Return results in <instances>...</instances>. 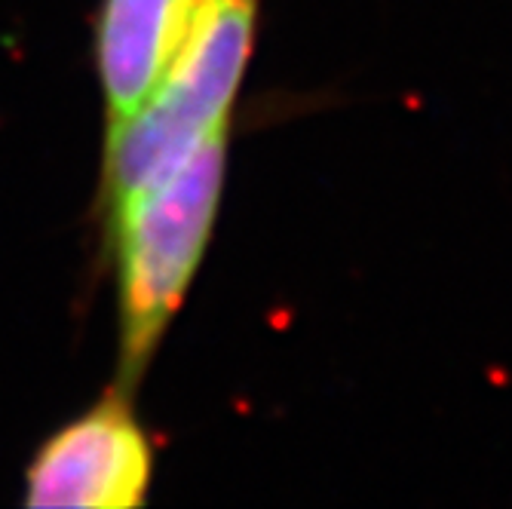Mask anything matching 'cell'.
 <instances>
[{
	"label": "cell",
	"instance_id": "obj_4",
	"mask_svg": "<svg viewBox=\"0 0 512 509\" xmlns=\"http://www.w3.org/2000/svg\"><path fill=\"white\" fill-rule=\"evenodd\" d=\"M191 0H105L96 59L108 129L126 123L157 89Z\"/></svg>",
	"mask_w": 512,
	"mask_h": 509
},
{
	"label": "cell",
	"instance_id": "obj_1",
	"mask_svg": "<svg viewBox=\"0 0 512 509\" xmlns=\"http://www.w3.org/2000/svg\"><path fill=\"white\" fill-rule=\"evenodd\" d=\"M230 123L108 209L117 249L120 387L135 390L209 249L227 178Z\"/></svg>",
	"mask_w": 512,
	"mask_h": 509
},
{
	"label": "cell",
	"instance_id": "obj_2",
	"mask_svg": "<svg viewBox=\"0 0 512 509\" xmlns=\"http://www.w3.org/2000/svg\"><path fill=\"white\" fill-rule=\"evenodd\" d=\"M258 0H191L175 53L151 99L108 129L102 200L111 209L230 123L252 59Z\"/></svg>",
	"mask_w": 512,
	"mask_h": 509
},
{
	"label": "cell",
	"instance_id": "obj_3",
	"mask_svg": "<svg viewBox=\"0 0 512 509\" xmlns=\"http://www.w3.org/2000/svg\"><path fill=\"white\" fill-rule=\"evenodd\" d=\"M151 473V442L129 405V393L114 387L102 402L43 442L28 467L25 503L34 509L142 506Z\"/></svg>",
	"mask_w": 512,
	"mask_h": 509
}]
</instances>
